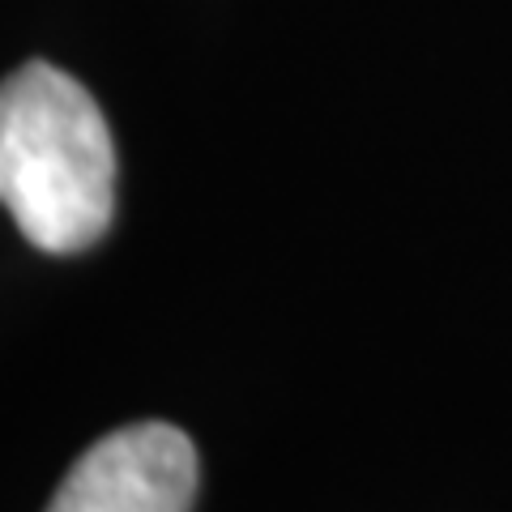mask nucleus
I'll return each instance as SVG.
<instances>
[{"mask_svg": "<svg viewBox=\"0 0 512 512\" xmlns=\"http://www.w3.org/2000/svg\"><path fill=\"white\" fill-rule=\"evenodd\" d=\"M0 205L39 252L99 244L116 214V141L90 90L47 60L0 82Z\"/></svg>", "mask_w": 512, "mask_h": 512, "instance_id": "f257e3e1", "label": "nucleus"}, {"mask_svg": "<svg viewBox=\"0 0 512 512\" xmlns=\"http://www.w3.org/2000/svg\"><path fill=\"white\" fill-rule=\"evenodd\" d=\"M197 448L171 423H133L86 448L47 512H192Z\"/></svg>", "mask_w": 512, "mask_h": 512, "instance_id": "f03ea898", "label": "nucleus"}]
</instances>
